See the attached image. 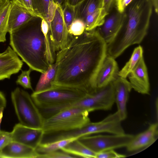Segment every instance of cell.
<instances>
[{"label":"cell","instance_id":"cell-1","mask_svg":"<svg viewBox=\"0 0 158 158\" xmlns=\"http://www.w3.org/2000/svg\"><path fill=\"white\" fill-rule=\"evenodd\" d=\"M107 45L96 28L73 36L56 54L57 69L52 84L93 92L97 88V77L107 56Z\"/></svg>","mask_w":158,"mask_h":158},{"label":"cell","instance_id":"cell-2","mask_svg":"<svg viewBox=\"0 0 158 158\" xmlns=\"http://www.w3.org/2000/svg\"><path fill=\"white\" fill-rule=\"evenodd\" d=\"M42 19L35 16L10 34V45L32 70L44 73L50 65L48 60Z\"/></svg>","mask_w":158,"mask_h":158},{"label":"cell","instance_id":"cell-3","mask_svg":"<svg viewBox=\"0 0 158 158\" xmlns=\"http://www.w3.org/2000/svg\"><path fill=\"white\" fill-rule=\"evenodd\" d=\"M153 6L150 0H133L127 7V18L122 27L107 45L108 56L115 59L128 47L140 43L149 28Z\"/></svg>","mask_w":158,"mask_h":158},{"label":"cell","instance_id":"cell-4","mask_svg":"<svg viewBox=\"0 0 158 158\" xmlns=\"http://www.w3.org/2000/svg\"><path fill=\"white\" fill-rule=\"evenodd\" d=\"M89 94L77 88L52 84L44 90L33 91L31 95L45 119L69 108Z\"/></svg>","mask_w":158,"mask_h":158},{"label":"cell","instance_id":"cell-5","mask_svg":"<svg viewBox=\"0 0 158 158\" xmlns=\"http://www.w3.org/2000/svg\"><path fill=\"white\" fill-rule=\"evenodd\" d=\"M89 113L78 107L64 110L44 119L42 128L44 135L80 129L90 122Z\"/></svg>","mask_w":158,"mask_h":158},{"label":"cell","instance_id":"cell-6","mask_svg":"<svg viewBox=\"0 0 158 158\" xmlns=\"http://www.w3.org/2000/svg\"><path fill=\"white\" fill-rule=\"evenodd\" d=\"M11 95L19 123L30 127L42 129L44 119L31 95L19 87L12 92Z\"/></svg>","mask_w":158,"mask_h":158},{"label":"cell","instance_id":"cell-7","mask_svg":"<svg viewBox=\"0 0 158 158\" xmlns=\"http://www.w3.org/2000/svg\"><path fill=\"white\" fill-rule=\"evenodd\" d=\"M115 103L113 82L107 85L97 87L93 92L69 108H81L90 112L96 110H107L111 109Z\"/></svg>","mask_w":158,"mask_h":158},{"label":"cell","instance_id":"cell-8","mask_svg":"<svg viewBox=\"0 0 158 158\" xmlns=\"http://www.w3.org/2000/svg\"><path fill=\"white\" fill-rule=\"evenodd\" d=\"M132 135L124 133L111 135H90L81 136L78 140L91 150L98 153L126 147L133 138Z\"/></svg>","mask_w":158,"mask_h":158},{"label":"cell","instance_id":"cell-9","mask_svg":"<svg viewBox=\"0 0 158 158\" xmlns=\"http://www.w3.org/2000/svg\"><path fill=\"white\" fill-rule=\"evenodd\" d=\"M49 32L52 48L55 54L65 47L73 37L69 35L66 26L62 7L56 4L49 23Z\"/></svg>","mask_w":158,"mask_h":158},{"label":"cell","instance_id":"cell-10","mask_svg":"<svg viewBox=\"0 0 158 158\" xmlns=\"http://www.w3.org/2000/svg\"><path fill=\"white\" fill-rule=\"evenodd\" d=\"M121 121L117 111L109 115L100 121L95 123L90 122L77 129L76 133L81 136L102 132L114 134H123L125 133L121 125Z\"/></svg>","mask_w":158,"mask_h":158},{"label":"cell","instance_id":"cell-11","mask_svg":"<svg viewBox=\"0 0 158 158\" xmlns=\"http://www.w3.org/2000/svg\"><path fill=\"white\" fill-rule=\"evenodd\" d=\"M12 141L36 149L42 142L44 135L42 129L34 128L16 124L11 132Z\"/></svg>","mask_w":158,"mask_h":158},{"label":"cell","instance_id":"cell-12","mask_svg":"<svg viewBox=\"0 0 158 158\" xmlns=\"http://www.w3.org/2000/svg\"><path fill=\"white\" fill-rule=\"evenodd\" d=\"M105 19L103 24L96 28L99 34L107 44L114 39L123 25L127 18L125 11L120 13L116 10Z\"/></svg>","mask_w":158,"mask_h":158},{"label":"cell","instance_id":"cell-13","mask_svg":"<svg viewBox=\"0 0 158 158\" xmlns=\"http://www.w3.org/2000/svg\"><path fill=\"white\" fill-rule=\"evenodd\" d=\"M128 77L132 89L142 94H149L150 86L148 72L143 56Z\"/></svg>","mask_w":158,"mask_h":158},{"label":"cell","instance_id":"cell-14","mask_svg":"<svg viewBox=\"0 0 158 158\" xmlns=\"http://www.w3.org/2000/svg\"><path fill=\"white\" fill-rule=\"evenodd\" d=\"M23 61L10 46L0 53V81L9 79L11 76L21 70Z\"/></svg>","mask_w":158,"mask_h":158},{"label":"cell","instance_id":"cell-15","mask_svg":"<svg viewBox=\"0 0 158 158\" xmlns=\"http://www.w3.org/2000/svg\"><path fill=\"white\" fill-rule=\"evenodd\" d=\"M115 96V102L122 121L127 117V104L129 94L132 89L129 81L126 78L119 76L113 81Z\"/></svg>","mask_w":158,"mask_h":158},{"label":"cell","instance_id":"cell-16","mask_svg":"<svg viewBox=\"0 0 158 158\" xmlns=\"http://www.w3.org/2000/svg\"><path fill=\"white\" fill-rule=\"evenodd\" d=\"M119 70L115 59L107 55L98 74L96 85L97 87L105 86L118 77Z\"/></svg>","mask_w":158,"mask_h":158},{"label":"cell","instance_id":"cell-17","mask_svg":"<svg viewBox=\"0 0 158 158\" xmlns=\"http://www.w3.org/2000/svg\"><path fill=\"white\" fill-rule=\"evenodd\" d=\"M10 7L8 22L10 33L36 16L18 4L15 0L10 1Z\"/></svg>","mask_w":158,"mask_h":158},{"label":"cell","instance_id":"cell-18","mask_svg":"<svg viewBox=\"0 0 158 158\" xmlns=\"http://www.w3.org/2000/svg\"><path fill=\"white\" fill-rule=\"evenodd\" d=\"M158 124H151L144 131L134 136L127 146V150L133 152L150 145L156 140L158 135Z\"/></svg>","mask_w":158,"mask_h":158},{"label":"cell","instance_id":"cell-19","mask_svg":"<svg viewBox=\"0 0 158 158\" xmlns=\"http://www.w3.org/2000/svg\"><path fill=\"white\" fill-rule=\"evenodd\" d=\"M39 154L32 148L12 141L0 151V158H38Z\"/></svg>","mask_w":158,"mask_h":158},{"label":"cell","instance_id":"cell-20","mask_svg":"<svg viewBox=\"0 0 158 158\" xmlns=\"http://www.w3.org/2000/svg\"><path fill=\"white\" fill-rule=\"evenodd\" d=\"M104 0H82L75 6V19L83 21L88 15L103 7Z\"/></svg>","mask_w":158,"mask_h":158},{"label":"cell","instance_id":"cell-21","mask_svg":"<svg viewBox=\"0 0 158 158\" xmlns=\"http://www.w3.org/2000/svg\"><path fill=\"white\" fill-rule=\"evenodd\" d=\"M35 14L49 24L56 5L53 0H32Z\"/></svg>","mask_w":158,"mask_h":158},{"label":"cell","instance_id":"cell-22","mask_svg":"<svg viewBox=\"0 0 158 158\" xmlns=\"http://www.w3.org/2000/svg\"><path fill=\"white\" fill-rule=\"evenodd\" d=\"M76 157L96 158V154L77 139L60 149Z\"/></svg>","mask_w":158,"mask_h":158},{"label":"cell","instance_id":"cell-23","mask_svg":"<svg viewBox=\"0 0 158 158\" xmlns=\"http://www.w3.org/2000/svg\"><path fill=\"white\" fill-rule=\"evenodd\" d=\"M109 14L102 7L87 15L83 21L85 30L90 31L102 26Z\"/></svg>","mask_w":158,"mask_h":158},{"label":"cell","instance_id":"cell-24","mask_svg":"<svg viewBox=\"0 0 158 158\" xmlns=\"http://www.w3.org/2000/svg\"><path fill=\"white\" fill-rule=\"evenodd\" d=\"M10 7V0H0V42L6 40Z\"/></svg>","mask_w":158,"mask_h":158},{"label":"cell","instance_id":"cell-25","mask_svg":"<svg viewBox=\"0 0 158 158\" xmlns=\"http://www.w3.org/2000/svg\"><path fill=\"white\" fill-rule=\"evenodd\" d=\"M56 69L57 65L55 62L50 64L44 73H41L34 91H39L51 87L55 78Z\"/></svg>","mask_w":158,"mask_h":158},{"label":"cell","instance_id":"cell-26","mask_svg":"<svg viewBox=\"0 0 158 158\" xmlns=\"http://www.w3.org/2000/svg\"><path fill=\"white\" fill-rule=\"evenodd\" d=\"M80 137H72L50 142L41 143L37 147L35 150L39 153H46L60 150L70 143Z\"/></svg>","mask_w":158,"mask_h":158},{"label":"cell","instance_id":"cell-27","mask_svg":"<svg viewBox=\"0 0 158 158\" xmlns=\"http://www.w3.org/2000/svg\"><path fill=\"white\" fill-rule=\"evenodd\" d=\"M143 50L141 46L139 45L135 48L129 61L126 63L121 70L119 71L118 76L126 78L140 59L143 56Z\"/></svg>","mask_w":158,"mask_h":158},{"label":"cell","instance_id":"cell-28","mask_svg":"<svg viewBox=\"0 0 158 158\" xmlns=\"http://www.w3.org/2000/svg\"><path fill=\"white\" fill-rule=\"evenodd\" d=\"M62 9L64 20L68 31L70 25L75 19V6L67 3Z\"/></svg>","mask_w":158,"mask_h":158},{"label":"cell","instance_id":"cell-29","mask_svg":"<svg viewBox=\"0 0 158 158\" xmlns=\"http://www.w3.org/2000/svg\"><path fill=\"white\" fill-rule=\"evenodd\" d=\"M85 31V25L82 20L75 19L70 25L68 29V33L72 36L79 35Z\"/></svg>","mask_w":158,"mask_h":158},{"label":"cell","instance_id":"cell-30","mask_svg":"<svg viewBox=\"0 0 158 158\" xmlns=\"http://www.w3.org/2000/svg\"><path fill=\"white\" fill-rule=\"evenodd\" d=\"M32 70L30 68L27 70L22 71L21 74L18 77L16 81L17 84L20 85L25 89L33 90L31 86L30 74Z\"/></svg>","mask_w":158,"mask_h":158},{"label":"cell","instance_id":"cell-31","mask_svg":"<svg viewBox=\"0 0 158 158\" xmlns=\"http://www.w3.org/2000/svg\"><path fill=\"white\" fill-rule=\"evenodd\" d=\"M61 150V149H60ZM46 153H39L38 158H76L75 156L68 154L61 150Z\"/></svg>","mask_w":158,"mask_h":158},{"label":"cell","instance_id":"cell-32","mask_svg":"<svg viewBox=\"0 0 158 158\" xmlns=\"http://www.w3.org/2000/svg\"><path fill=\"white\" fill-rule=\"evenodd\" d=\"M126 157L125 155L119 154L114 149H110L96 153V158H120Z\"/></svg>","mask_w":158,"mask_h":158},{"label":"cell","instance_id":"cell-33","mask_svg":"<svg viewBox=\"0 0 158 158\" xmlns=\"http://www.w3.org/2000/svg\"><path fill=\"white\" fill-rule=\"evenodd\" d=\"M12 141L11 132L0 130V151Z\"/></svg>","mask_w":158,"mask_h":158},{"label":"cell","instance_id":"cell-34","mask_svg":"<svg viewBox=\"0 0 158 158\" xmlns=\"http://www.w3.org/2000/svg\"><path fill=\"white\" fill-rule=\"evenodd\" d=\"M15 1L18 4L23 7L29 12L37 16L35 14L34 11L32 0H15Z\"/></svg>","mask_w":158,"mask_h":158},{"label":"cell","instance_id":"cell-35","mask_svg":"<svg viewBox=\"0 0 158 158\" xmlns=\"http://www.w3.org/2000/svg\"><path fill=\"white\" fill-rule=\"evenodd\" d=\"M133 0H116L115 7L116 10L120 13L125 11L127 7Z\"/></svg>","mask_w":158,"mask_h":158},{"label":"cell","instance_id":"cell-36","mask_svg":"<svg viewBox=\"0 0 158 158\" xmlns=\"http://www.w3.org/2000/svg\"><path fill=\"white\" fill-rule=\"evenodd\" d=\"M116 0H104L103 7L110 13L115 7Z\"/></svg>","mask_w":158,"mask_h":158},{"label":"cell","instance_id":"cell-37","mask_svg":"<svg viewBox=\"0 0 158 158\" xmlns=\"http://www.w3.org/2000/svg\"><path fill=\"white\" fill-rule=\"evenodd\" d=\"M6 105V101L3 93L0 91V108H5Z\"/></svg>","mask_w":158,"mask_h":158},{"label":"cell","instance_id":"cell-38","mask_svg":"<svg viewBox=\"0 0 158 158\" xmlns=\"http://www.w3.org/2000/svg\"><path fill=\"white\" fill-rule=\"evenodd\" d=\"M55 4L60 6L62 8L67 3V0H53Z\"/></svg>","mask_w":158,"mask_h":158},{"label":"cell","instance_id":"cell-39","mask_svg":"<svg viewBox=\"0 0 158 158\" xmlns=\"http://www.w3.org/2000/svg\"><path fill=\"white\" fill-rule=\"evenodd\" d=\"M82 0H67V3L69 4L75 6L81 2Z\"/></svg>","mask_w":158,"mask_h":158},{"label":"cell","instance_id":"cell-40","mask_svg":"<svg viewBox=\"0 0 158 158\" xmlns=\"http://www.w3.org/2000/svg\"><path fill=\"white\" fill-rule=\"evenodd\" d=\"M4 108H0V125L2 122V118L3 117V112Z\"/></svg>","mask_w":158,"mask_h":158},{"label":"cell","instance_id":"cell-41","mask_svg":"<svg viewBox=\"0 0 158 158\" xmlns=\"http://www.w3.org/2000/svg\"><path fill=\"white\" fill-rule=\"evenodd\" d=\"M151 1H152V2H156V1H157L158 0H150Z\"/></svg>","mask_w":158,"mask_h":158}]
</instances>
